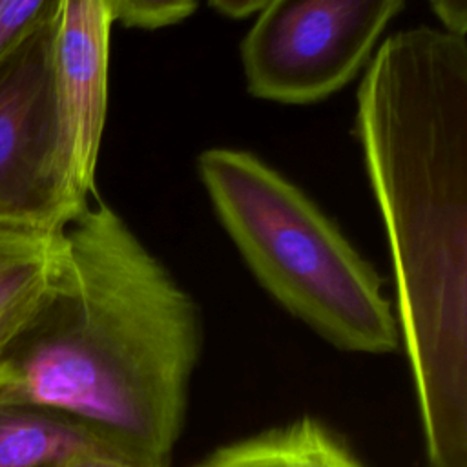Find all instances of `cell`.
I'll return each instance as SVG.
<instances>
[{
	"label": "cell",
	"instance_id": "obj_1",
	"mask_svg": "<svg viewBox=\"0 0 467 467\" xmlns=\"http://www.w3.org/2000/svg\"><path fill=\"white\" fill-rule=\"evenodd\" d=\"M354 137L383 219L429 467H467V42L385 38L356 91Z\"/></svg>",
	"mask_w": 467,
	"mask_h": 467
},
{
	"label": "cell",
	"instance_id": "obj_14",
	"mask_svg": "<svg viewBox=\"0 0 467 467\" xmlns=\"http://www.w3.org/2000/svg\"><path fill=\"white\" fill-rule=\"evenodd\" d=\"M53 467H144V465L120 456H111V454H88V456L66 460Z\"/></svg>",
	"mask_w": 467,
	"mask_h": 467
},
{
	"label": "cell",
	"instance_id": "obj_15",
	"mask_svg": "<svg viewBox=\"0 0 467 467\" xmlns=\"http://www.w3.org/2000/svg\"><path fill=\"white\" fill-rule=\"evenodd\" d=\"M40 308V306H38ZM27 310V312H18V314H11L4 319H0V358L5 350V347L13 341V337L26 327V323L35 316V312L38 310Z\"/></svg>",
	"mask_w": 467,
	"mask_h": 467
},
{
	"label": "cell",
	"instance_id": "obj_11",
	"mask_svg": "<svg viewBox=\"0 0 467 467\" xmlns=\"http://www.w3.org/2000/svg\"><path fill=\"white\" fill-rule=\"evenodd\" d=\"M55 0H0V66L46 20Z\"/></svg>",
	"mask_w": 467,
	"mask_h": 467
},
{
	"label": "cell",
	"instance_id": "obj_7",
	"mask_svg": "<svg viewBox=\"0 0 467 467\" xmlns=\"http://www.w3.org/2000/svg\"><path fill=\"white\" fill-rule=\"evenodd\" d=\"M47 213L0 199V319L42 306L62 279L67 241Z\"/></svg>",
	"mask_w": 467,
	"mask_h": 467
},
{
	"label": "cell",
	"instance_id": "obj_12",
	"mask_svg": "<svg viewBox=\"0 0 467 467\" xmlns=\"http://www.w3.org/2000/svg\"><path fill=\"white\" fill-rule=\"evenodd\" d=\"M434 15L443 24V31L465 38L467 0H429Z\"/></svg>",
	"mask_w": 467,
	"mask_h": 467
},
{
	"label": "cell",
	"instance_id": "obj_9",
	"mask_svg": "<svg viewBox=\"0 0 467 467\" xmlns=\"http://www.w3.org/2000/svg\"><path fill=\"white\" fill-rule=\"evenodd\" d=\"M193 467H361V463L312 418L228 443Z\"/></svg>",
	"mask_w": 467,
	"mask_h": 467
},
{
	"label": "cell",
	"instance_id": "obj_5",
	"mask_svg": "<svg viewBox=\"0 0 467 467\" xmlns=\"http://www.w3.org/2000/svg\"><path fill=\"white\" fill-rule=\"evenodd\" d=\"M108 0H55L51 78L62 193L77 217L95 193V170L108 104Z\"/></svg>",
	"mask_w": 467,
	"mask_h": 467
},
{
	"label": "cell",
	"instance_id": "obj_2",
	"mask_svg": "<svg viewBox=\"0 0 467 467\" xmlns=\"http://www.w3.org/2000/svg\"><path fill=\"white\" fill-rule=\"evenodd\" d=\"M60 283L0 358V405L62 412L144 467H168L201 352L193 299L95 199L66 228Z\"/></svg>",
	"mask_w": 467,
	"mask_h": 467
},
{
	"label": "cell",
	"instance_id": "obj_13",
	"mask_svg": "<svg viewBox=\"0 0 467 467\" xmlns=\"http://www.w3.org/2000/svg\"><path fill=\"white\" fill-rule=\"evenodd\" d=\"M270 0H208V4L228 18H246L259 13Z\"/></svg>",
	"mask_w": 467,
	"mask_h": 467
},
{
	"label": "cell",
	"instance_id": "obj_6",
	"mask_svg": "<svg viewBox=\"0 0 467 467\" xmlns=\"http://www.w3.org/2000/svg\"><path fill=\"white\" fill-rule=\"evenodd\" d=\"M51 15L0 66V199L67 226L75 215L57 162Z\"/></svg>",
	"mask_w": 467,
	"mask_h": 467
},
{
	"label": "cell",
	"instance_id": "obj_8",
	"mask_svg": "<svg viewBox=\"0 0 467 467\" xmlns=\"http://www.w3.org/2000/svg\"><path fill=\"white\" fill-rule=\"evenodd\" d=\"M88 454L124 458L97 432L62 412L0 405V467H53Z\"/></svg>",
	"mask_w": 467,
	"mask_h": 467
},
{
	"label": "cell",
	"instance_id": "obj_3",
	"mask_svg": "<svg viewBox=\"0 0 467 467\" xmlns=\"http://www.w3.org/2000/svg\"><path fill=\"white\" fill-rule=\"evenodd\" d=\"M197 170L223 228L283 308L343 350H398L379 275L306 193L244 150H206Z\"/></svg>",
	"mask_w": 467,
	"mask_h": 467
},
{
	"label": "cell",
	"instance_id": "obj_10",
	"mask_svg": "<svg viewBox=\"0 0 467 467\" xmlns=\"http://www.w3.org/2000/svg\"><path fill=\"white\" fill-rule=\"evenodd\" d=\"M197 4L199 0H108L113 22L139 29L179 24L193 15Z\"/></svg>",
	"mask_w": 467,
	"mask_h": 467
},
{
	"label": "cell",
	"instance_id": "obj_4",
	"mask_svg": "<svg viewBox=\"0 0 467 467\" xmlns=\"http://www.w3.org/2000/svg\"><path fill=\"white\" fill-rule=\"evenodd\" d=\"M403 0H270L241 42L248 91L281 104H312L368 64Z\"/></svg>",
	"mask_w": 467,
	"mask_h": 467
}]
</instances>
